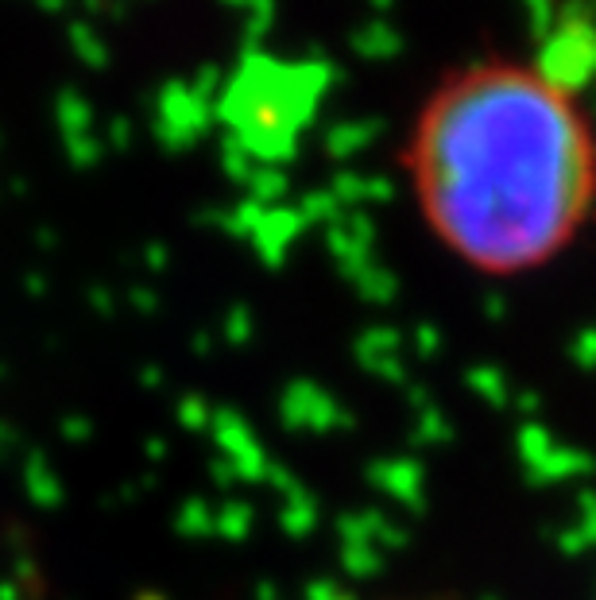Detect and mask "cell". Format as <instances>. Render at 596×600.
Returning <instances> with one entry per match:
<instances>
[{"label":"cell","mask_w":596,"mask_h":600,"mask_svg":"<svg viewBox=\"0 0 596 600\" xmlns=\"http://www.w3.org/2000/svg\"><path fill=\"white\" fill-rule=\"evenodd\" d=\"M67 39H70L75 55H78L81 62H86L89 70H105V67H109V43H105V39L97 36V28L86 20V16H81V20H70V23H67Z\"/></svg>","instance_id":"ba28073f"},{"label":"cell","mask_w":596,"mask_h":600,"mask_svg":"<svg viewBox=\"0 0 596 600\" xmlns=\"http://www.w3.org/2000/svg\"><path fill=\"white\" fill-rule=\"evenodd\" d=\"M369 8L375 16H383V12H391V8H395V0H369Z\"/></svg>","instance_id":"e0dca14e"},{"label":"cell","mask_w":596,"mask_h":600,"mask_svg":"<svg viewBox=\"0 0 596 600\" xmlns=\"http://www.w3.org/2000/svg\"><path fill=\"white\" fill-rule=\"evenodd\" d=\"M67 156H70V164H75V167H94L97 159L105 156V144L97 140L94 132H86V136H70V140H67Z\"/></svg>","instance_id":"7c38bea8"},{"label":"cell","mask_w":596,"mask_h":600,"mask_svg":"<svg viewBox=\"0 0 596 600\" xmlns=\"http://www.w3.org/2000/svg\"><path fill=\"white\" fill-rule=\"evenodd\" d=\"M380 132H383V120L380 117L338 120V125L325 132V151H330L333 159H353V156H361L364 148H372Z\"/></svg>","instance_id":"8992f818"},{"label":"cell","mask_w":596,"mask_h":600,"mask_svg":"<svg viewBox=\"0 0 596 600\" xmlns=\"http://www.w3.org/2000/svg\"><path fill=\"white\" fill-rule=\"evenodd\" d=\"M39 8H43V12H62V8L70 4V0H36Z\"/></svg>","instance_id":"2e32d148"},{"label":"cell","mask_w":596,"mask_h":600,"mask_svg":"<svg viewBox=\"0 0 596 600\" xmlns=\"http://www.w3.org/2000/svg\"><path fill=\"white\" fill-rule=\"evenodd\" d=\"M55 117H59L62 140L86 136L89 128H94V105L86 101V94H78L75 86H67V89H59V97H55Z\"/></svg>","instance_id":"52a82bcc"},{"label":"cell","mask_w":596,"mask_h":600,"mask_svg":"<svg viewBox=\"0 0 596 600\" xmlns=\"http://www.w3.org/2000/svg\"><path fill=\"white\" fill-rule=\"evenodd\" d=\"M252 194H256V201L264 206V201H275L283 198V190H287V175H283V167H256V175L248 178Z\"/></svg>","instance_id":"30bf717a"},{"label":"cell","mask_w":596,"mask_h":600,"mask_svg":"<svg viewBox=\"0 0 596 600\" xmlns=\"http://www.w3.org/2000/svg\"><path fill=\"white\" fill-rule=\"evenodd\" d=\"M535 75L561 94H577L596 78V12L589 0L558 4L554 28L538 39Z\"/></svg>","instance_id":"3957f363"},{"label":"cell","mask_w":596,"mask_h":600,"mask_svg":"<svg viewBox=\"0 0 596 600\" xmlns=\"http://www.w3.org/2000/svg\"><path fill=\"white\" fill-rule=\"evenodd\" d=\"M152 132L167 151H186L214 125V105L202 101L186 82H163L155 94Z\"/></svg>","instance_id":"277c9868"},{"label":"cell","mask_w":596,"mask_h":600,"mask_svg":"<svg viewBox=\"0 0 596 600\" xmlns=\"http://www.w3.org/2000/svg\"><path fill=\"white\" fill-rule=\"evenodd\" d=\"M222 167L228 171V178H236V183H248V178L256 175V159H252L236 140H228V136L222 140Z\"/></svg>","instance_id":"8fae6325"},{"label":"cell","mask_w":596,"mask_h":600,"mask_svg":"<svg viewBox=\"0 0 596 600\" xmlns=\"http://www.w3.org/2000/svg\"><path fill=\"white\" fill-rule=\"evenodd\" d=\"M81 8H86L89 23H94L97 16H113V20H120V16H125V4H120V0H81Z\"/></svg>","instance_id":"9a60e30c"},{"label":"cell","mask_w":596,"mask_h":600,"mask_svg":"<svg viewBox=\"0 0 596 600\" xmlns=\"http://www.w3.org/2000/svg\"><path fill=\"white\" fill-rule=\"evenodd\" d=\"M430 229L488 275L546 264L596 198L589 125L535 70L477 67L442 82L407 151Z\"/></svg>","instance_id":"6da1fadb"},{"label":"cell","mask_w":596,"mask_h":600,"mask_svg":"<svg viewBox=\"0 0 596 600\" xmlns=\"http://www.w3.org/2000/svg\"><path fill=\"white\" fill-rule=\"evenodd\" d=\"M341 82V70L325 55L283 62L267 51H244L233 75H225L214 120L228 128L256 167H283L299 156L302 128L314 125L317 109Z\"/></svg>","instance_id":"7a4b0ae2"},{"label":"cell","mask_w":596,"mask_h":600,"mask_svg":"<svg viewBox=\"0 0 596 600\" xmlns=\"http://www.w3.org/2000/svg\"><path fill=\"white\" fill-rule=\"evenodd\" d=\"M105 148L113 151H128L133 148V125H128V117H113L109 120V136H105Z\"/></svg>","instance_id":"5bb4252c"},{"label":"cell","mask_w":596,"mask_h":600,"mask_svg":"<svg viewBox=\"0 0 596 600\" xmlns=\"http://www.w3.org/2000/svg\"><path fill=\"white\" fill-rule=\"evenodd\" d=\"M333 198L341 201H364V198H375V201H388L395 194V186L380 175H353V171H341L333 178Z\"/></svg>","instance_id":"9c48e42d"},{"label":"cell","mask_w":596,"mask_h":600,"mask_svg":"<svg viewBox=\"0 0 596 600\" xmlns=\"http://www.w3.org/2000/svg\"><path fill=\"white\" fill-rule=\"evenodd\" d=\"M194 89V94L202 97V101H209L214 105L217 97H222V86H225V75H222V67H214V62H206V67H198V75L186 82Z\"/></svg>","instance_id":"4fadbf2b"},{"label":"cell","mask_w":596,"mask_h":600,"mask_svg":"<svg viewBox=\"0 0 596 600\" xmlns=\"http://www.w3.org/2000/svg\"><path fill=\"white\" fill-rule=\"evenodd\" d=\"M349 47L356 51V59L364 62H395L403 55V31L388 20V16H372L369 23L349 36Z\"/></svg>","instance_id":"5b68a950"}]
</instances>
